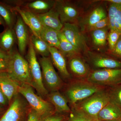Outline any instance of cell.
<instances>
[{"instance_id":"cell-21","label":"cell","mask_w":121,"mask_h":121,"mask_svg":"<svg viewBox=\"0 0 121 121\" xmlns=\"http://www.w3.org/2000/svg\"><path fill=\"white\" fill-rule=\"evenodd\" d=\"M47 98L48 101L54 106L56 113L60 114L71 113L72 110L66 99L59 91L50 92Z\"/></svg>"},{"instance_id":"cell-23","label":"cell","mask_w":121,"mask_h":121,"mask_svg":"<svg viewBox=\"0 0 121 121\" xmlns=\"http://www.w3.org/2000/svg\"><path fill=\"white\" fill-rule=\"evenodd\" d=\"M121 120V109L114 103L110 101L99 113L97 120Z\"/></svg>"},{"instance_id":"cell-30","label":"cell","mask_w":121,"mask_h":121,"mask_svg":"<svg viewBox=\"0 0 121 121\" xmlns=\"http://www.w3.org/2000/svg\"><path fill=\"white\" fill-rule=\"evenodd\" d=\"M121 35V33L117 31L109 30L107 37L108 49L107 52L111 51L114 49Z\"/></svg>"},{"instance_id":"cell-40","label":"cell","mask_w":121,"mask_h":121,"mask_svg":"<svg viewBox=\"0 0 121 121\" xmlns=\"http://www.w3.org/2000/svg\"><path fill=\"white\" fill-rule=\"evenodd\" d=\"M0 25H3L4 26H6L4 21V20L2 19L1 17L0 16Z\"/></svg>"},{"instance_id":"cell-13","label":"cell","mask_w":121,"mask_h":121,"mask_svg":"<svg viewBox=\"0 0 121 121\" xmlns=\"http://www.w3.org/2000/svg\"><path fill=\"white\" fill-rule=\"evenodd\" d=\"M67 59V69L72 79H87L91 70L83 55L74 56Z\"/></svg>"},{"instance_id":"cell-7","label":"cell","mask_w":121,"mask_h":121,"mask_svg":"<svg viewBox=\"0 0 121 121\" xmlns=\"http://www.w3.org/2000/svg\"><path fill=\"white\" fill-rule=\"evenodd\" d=\"M28 46L26 60L28 63L32 87L35 89L41 97H47L48 92L43 83L41 67L37 60L36 52L30 41Z\"/></svg>"},{"instance_id":"cell-39","label":"cell","mask_w":121,"mask_h":121,"mask_svg":"<svg viewBox=\"0 0 121 121\" xmlns=\"http://www.w3.org/2000/svg\"><path fill=\"white\" fill-rule=\"evenodd\" d=\"M105 1L108 3L121 5V0H105Z\"/></svg>"},{"instance_id":"cell-16","label":"cell","mask_w":121,"mask_h":121,"mask_svg":"<svg viewBox=\"0 0 121 121\" xmlns=\"http://www.w3.org/2000/svg\"><path fill=\"white\" fill-rule=\"evenodd\" d=\"M13 7L15 12L19 13L26 25L30 28L32 34L39 37L43 25L37 15L24 8L20 7Z\"/></svg>"},{"instance_id":"cell-27","label":"cell","mask_w":121,"mask_h":121,"mask_svg":"<svg viewBox=\"0 0 121 121\" xmlns=\"http://www.w3.org/2000/svg\"><path fill=\"white\" fill-rule=\"evenodd\" d=\"M58 36L60 42L58 50L66 59L74 56L82 55L67 40L60 31H58Z\"/></svg>"},{"instance_id":"cell-17","label":"cell","mask_w":121,"mask_h":121,"mask_svg":"<svg viewBox=\"0 0 121 121\" xmlns=\"http://www.w3.org/2000/svg\"><path fill=\"white\" fill-rule=\"evenodd\" d=\"M49 50L52 64L62 78L68 81L70 80L72 78L68 70L66 58L56 48L49 47Z\"/></svg>"},{"instance_id":"cell-14","label":"cell","mask_w":121,"mask_h":121,"mask_svg":"<svg viewBox=\"0 0 121 121\" xmlns=\"http://www.w3.org/2000/svg\"><path fill=\"white\" fill-rule=\"evenodd\" d=\"M109 31V27H107L84 33L90 50L106 53L108 49L107 37Z\"/></svg>"},{"instance_id":"cell-22","label":"cell","mask_w":121,"mask_h":121,"mask_svg":"<svg viewBox=\"0 0 121 121\" xmlns=\"http://www.w3.org/2000/svg\"><path fill=\"white\" fill-rule=\"evenodd\" d=\"M108 4L107 8L109 29L121 33V5L110 3Z\"/></svg>"},{"instance_id":"cell-3","label":"cell","mask_w":121,"mask_h":121,"mask_svg":"<svg viewBox=\"0 0 121 121\" xmlns=\"http://www.w3.org/2000/svg\"><path fill=\"white\" fill-rule=\"evenodd\" d=\"M110 101L109 88H106L78 102L71 109L83 113L93 120H97L99 113Z\"/></svg>"},{"instance_id":"cell-8","label":"cell","mask_w":121,"mask_h":121,"mask_svg":"<svg viewBox=\"0 0 121 121\" xmlns=\"http://www.w3.org/2000/svg\"><path fill=\"white\" fill-rule=\"evenodd\" d=\"M39 62L46 89L50 92L59 91L64 86V82L56 71L50 56L41 57Z\"/></svg>"},{"instance_id":"cell-35","label":"cell","mask_w":121,"mask_h":121,"mask_svg":"<svg viewBox=\"0 0 121 121\" xmlns=\"http://www.w3.org/2000/svg\"><path fill=\"white\" fill-rule=\"evenodd\" d=\"M65 119L64 115L56 113L46 117L43 121H64Z\"/></svg>"},{"instance_id":"cell-9","label":"cell","mask_w":121,"mask_h":121,"mask_svg":"<svg viewBox=\"0 0 121 121\" xmlns=\"http://www.w3.org/2000/svg\"><path fill=\"white\" fill-rule=\"evenodd\" d=\"M87 80L94 84L107 88L117 86L121 84V68L91 70Z\"/></svg>"},{"instance_id":"cell-1","label":"cell","mask_w":121,"mask_h":121,"mask_svg":"<svg viewBox=\"0 0 121 121\" xmlns=\"http://www.w3.org/2000/svg\"><path fill=\"white\" fill-rule=\"evenodd\" d=\"M69 82L65 87L63 95L66 99L71 109L78 102L96 92L107 88L94 84L87 79H72Z\"/></svg>"},{"instance_id":"cell-12","label":"cell","mask_w":121,"mask_h":121,"mask_svg":"<svg viewBox=\"0 0 121 121\" xmlns=\"http://www.w3.org/2000/svg\"><path fill=\"white\" fill-rule=\"evenodd\" d=\"M60 31L83 56L90 50L85 35L77 24L65 23Z\"/></svg>"},{"instance_id":"cell-19","label":"cell","mask_w":121,"mask_h":121,"mask_svg":"<svg viewBox=\"0 0 121 121\" xmlns=\"http://www.w3.org/2000/svg\"><path fill=\"white\" fill-rule=\"evenodd\" d=\"M55 0H36L24 1L21 7L27 9L36 15L47 12L53 8L55 5Z\"/></svg>"},{"instance_id":"cell-31","label":"cell","mask_w":121,"mask_h":121,"mask_svg":"<svg viewBox=\"0 0 121 121\" xmlns=\"http://www.w3.org/2000/svg\"><path fill=\"white\" fill-rule=\"evenodd\" d=\"M71 110L67 121H92L94 120L81 112L74 109Z\"/></svg>"},{"instance_id":"cell-15","label":"cell","mask_w":121,"mask_h":121,"mask_svg":"<svg viewBox=\"0 0 121 121\" xmlns=\"http://www.w3.org/2000/svg\"><path fill=\"white\" fill-rule=\"evenodd\" d=\"M17 16L16 21L13 29L16 37L19 52L23 56L30 41L28 27L19 15Z\"/></svg>"},{"instance_id":"cell-11","label":"cell","mask_w":121,"mask_h":121,"mask_svg":"<svg viewBox=\"0 0 121 121\" xmlns=\"http://www.w3.org/2000/svg\"><path fill=\"white\" fill-rule=\"evenodd\" d=\"M13 99L0 121H24L28 116L31 107L25 99L18 93Z\"/></svg>"},{"instance_id":"cell-6","label":"cell","mask_w":121,"mask_h":121,"mask_svg":"<svg viewBox=\"0 0 121 121\" xmlns=\"http://www.w3.org/2000/svg\"><path fill=\"white\" fill-rule=\"evenodd\" d=\"M54 8L63 24L65 23L78 24L83 11L79 0H55Z\"/></svg>"},{"instance_id":"cell-4","label":"cell","mask_w":121,"mask_h":121,"mask_svg":"<svg viewBox=\"0 0 121 121\" xmlns=\"http://www.w3.org/2000/svg\"><path fill=\"white\" fill-rule=\"evenodd\" d=\"M7 72L20 85L27 84L32 87L28 62L17 51L13 50L9 53Z\"/></svg>"},{"instance_id":"cell-29","label":"cell","mask_w":121,"mask_h":121,"mask_svg":"<svg viewBox=\"0 0 121 121\" xmlns=\"http://www.w3.org/2000/svg\"><path fill=\"white\" fill-rule=\"evenodd\" d=\"M110 101L121 109V84L109 88Z\"/></svg>"},{"instance_id":"cell-25","label":"cell","mask_w":121,"mask_h":121,"mask_svg":"<svg viewBox=\"0 0 121 121\" xmlns=\"http://www.w3.org/2000/svg\"><path fill=\"white\" fill-rule=\"evenodd\" d=\"M16 12L13 6L0 1V16L7 27L13 29L16 21Z\"/></svg>"},{"instance_id":"cell-20","label":"cell","mask_w":121,"mask_h":121,"mask_svg":"<svg viewBox=\"0 0 121 121\" xmlns=\"http://www.w3.org/2000/svg\"><path fill=\"white\" fill-rule=\"evenodd\" d=\"M36 15L43 26L58 31L62 29L63 24L60 21L58 13L54 7L46 13Z\"/></svg>"},{"instance_id":"cell-36","label":"cell","mask_w":121,"mask_h":121,"mask_svg":"<svg viewBox=\"0 0 121 121\" xmlns=\"http://www.w3.org/2000/svg\"><path fill=\"white\" fill-rule=\"evenodd\" d=\"M8 59H0V72H7L8 65Z\"/></svg>"},{"instance_id":"cell-33","label":"cell","mask_w":121,"mask_h":121,"mask_svg":"<svg viewBox=\"0 0 121 121\" xmlns=\"http://www.w3.org/2000/svg\"><path fill=\"white\" fill-rule=\"evenodd\" d=\"M106 53L121 60V35L114 49Z\"/></svg>"},{"instance_id":"cell-41","label":"cell","mask_w":121,"mask_h":121,"mask_svg":"<svg viewBox=\"0 0 121 121\" xmlns=\"http://www.w3.org/2000/svg\"><path fill=\"white\" fill-rule=\"evenodd\" d=\"M97 121H121V120H109V121H99V120H97Z\"/></svg>"},{"instance_id":"cell-34","label":"cell","mask_w":121,"mask_h":121,"mask_svg":"<svg viewBox=\"0 0 121 121\" xmlns=\"http://www.w3.org/2000/svg\"><path fill=\"white\" fill-rule=\"evenodd\" d=\"M47 117L41 115L31 108L27 121H43Z\"/></svg>"},{"instance_id":"cell-18","label":"cell","mask_w":121,"mask_h":121,"mask_svg":"<svg viewBox=\"0 0 121 121\" xmlns=\"http://www.w3.org/2000/svg\"><path fill=\"white\" fill-rule=\"evenodd\" d=\"M20 85L19 83L9 75L7 72H0V88L9 103L19 93Z\"/></svg>"},{"instance_id":"cell-24","label":"cell","mask_w":121,"mask_h":121,"mask_svg":"<svg viewBox=\"0 0 121 121\" xmlns=\"http://www.w3.org/2000/svg\"><path fill=\"white\" fill-rule=\"evenodd\" d=\"M17 41L16 37L13 29L7 27L0 33V48L9 54L13 50Z\"/></svg>"},{"instance_id":"cell-2","label":"cell","mask_w":121,"mask_h":121,"mask_svg":"<svg viewBox=\"0 0 121 121\" xmlns=\"http://www.w3.org/2000/svg\"><path fill=\"white\" fill-rule=\"evenodd\" d=\"M106 3L105 0H82L83 11L78 25L84 34L91 26L108 17Z\"/></svg>"},{"instance_id":"cell-10","label":"cell","mask_w":121,"mask_h":121,"mask_svg":"<svg viewBox=\"0 0 121 121\" xmlns=\"http://www.w3.org/2000/svg\"><path fill=\"white\" fill-rule=\"evenodd\" d=\"M83 56L91 70L121 68V60L105 53L90 50Z\"/></svg>"},{"instance_id":"cell-26","label":"cell","mask_w":121,"mask_h":121,"mask_svg":"<svg viewBox=\"0 0 121 121\" xmlns=\"http://www.w3.org/2000/svg\"><path fill=\"white\" fill-rule=\"evenodd\" d=\"M39 37L49 47L56 48L59 49L60 42L58 31L43 26Z\"/></svg>"},{"instance_id":"cell-28","label":"cell","mask_w":121,"mask_h":121,"mask_svg":"<svg viewBox=\"0 0 121 121\" xmlns=\"http://www.w3.org/2000/svg\"><path fill=\"white\" fill-rule=\"evenodd\" d=\"M30 41L36 52L40 55L42 57L50 56L49 46L40 37L32 33L30 36Z\"/></svg>"},{"instance_id":"cell-37","label":"cell","mask_w":121,"mask_h":121,"mask_svg":"<svg viewBox=\"0 0 121 121\" xmlns=\"http://www.w3.org/2000/svg\"><path fill=\"white\" fill-rule=\"evenodd\" d=\"M8 103H9L8 99L0 88V105H6Z\"/></svg>"},{"instance_id":"cell-42","label":"cell","mask_w":121,"mask_h":121,"mask_svg":"<svg viewBox=\"0 0 121 121\" xmlns=\"http://www.w3.org/2000/svg\"><path fill=\"white\" fill-rule=\"evenodd\" d=\"M97 121V120H94V121Z\"/></svg>"},{"instance_id":"cell-38","label":"cell","mask_w":121,"mask_h":121,"mask_svg":"<svg viewBox=\"0 0 121 121\" xmlns=\"http://www.w3.org/2000/svg\"><path fill=\"white\" fill-rule=\"evenodd\" d=\"M9 57V54L0 48V59H8Z\"/></svg>"},{"instance_id":"cell-32","label":"cell","mask_w":121,"mask_h":121,"mask_svg":"<svg viewBox=\"0 0 121 121\" xmlns=\"http://www.w3.org/2000/svg\"><path fill=\"white\" fill-rule=\"evenodd\" d=\"M109 27V20L108 17L103 19L99 21L98 22L91 26L86 31V32H89L93 30H99Z\"/></svg>"},{"instance_id":"cell-5","label":"cell","mask_w":121,"mask_h":121,"mask_svg":"<svg viewBox=\"0 0 121 121\" xmlns=\"http://www.w3.org/2000/svg\"><path fill=\"white\" fill-rule=\"evenodd\" d=\"M33 87L27 84H20L18 92L26 100L31 108L40 114L48 117L56 113L52 104L34 92Z\"/></svg>"}]
</instances>
